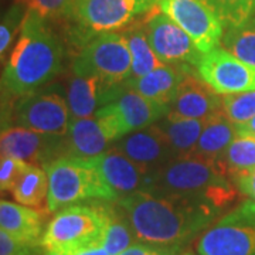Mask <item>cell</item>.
Masks as SVG:
<instances>
[{"mask_svg": "<svg viewBox=\"0 0 255 255\" xmlns=\"http://www.w3.org/2000/svg\"><path fill=\"white\" fill-rule=\"evenodd\" d=\"M137 243L176 255L221 213L203 201L142 190L117 200Z\"/></svg>", "mask_w": 255, "mask_h": 255, "instance_id": "obj_1", "label": "cell"}, {"mask_svg": "<svg viewBox=\"0 0 255 255\" xmlns=\"http://www.w3.org/2000/svg\"><path fill=\"white\" fill-rule=\"evenodd\" d=\"M65 47L46 20L26 11L18 38L0 75V107H11L63 73Z\"/></svg>", "mask_w": 255, "mask_h": 255, "instance_id": "obj_2", "label": "cell"}, {"mask_svg": "<svg viewBox=\"0 0 255 255\" xmlns=\"http://www.w3.org/2000/svg\"><path fill=\"white\" fill-rule=\"evenodd\" d=\"M147 191L203 201L223 211L237 199L234 183L216 162L194 155L174 157L149 176Z\"/></svg>", "mask_w": 255, "mask_h": 255, "instance_id": "obj_3", "label": "cell"}, {"mask_svg": "<svg viewBox=\"0 0 255 255\" xmlns=\"http://www.w3.org/2000/svg\"><path fill=\"white\" fill-rule=\"evenodd\" d=\"M159 0H74L65 16L67 38L78 50L92 37L117 31L149 14Z\"/></svg>", "mask_w": 255, "mask_h": 255, "instance_id": "obj_4", "label": "cell"}, {"mask_svg": "<svg viewBox=\"0 0 255 255\" xmlns=\"http://www.w3.org/2000/svg\"><path fill=\"white\" fill-rule=\"evenodd\" d=\"M44 170L48 177V213H57L81 201H115L90 159L63 156L47 164Z\"/></svg>", "mask_w": 255, "mask_h": 255, "instance_id": "obj_5", "label": "cell"}, {"mask_svg": "<svg viewBox=\"0 0 255 255\" xmlns=\"http://www.w3.org/2000/svg\"><path fill=\"white\" fill-rule=\"evenodd\" d=\"M105 226L107 213L101 200H94V204H74L55 213L40 244L46 255L68 254L101 244Z\"/></svg>", "mask_w": 255, "mask_h": 255, "instance_id": "obj_6", "label": "cell"}, {"mask_svg": "<svg viewBox=\"0 0 255 255\" xmlns=\"http://www.w3.org/2000/svg\"><path fill=\"white\" fill-rule=\"evenodd\" d=\"M70 70L94 75L107 85H118L132 77V57L125 36L117 31L101 33L78 50Z\"/></svg>", "mask_w": 255, "mask_h": 255, "instance_id": "obj_7", "label": "cell"}, {"mask_svg": "<svg viewBox=\"0 0 255 255\" xmlns=\"http://www.w3.org/2000/svg\"><path fill=\"white\" fill-rule=\"evenodd\" d=\"M199 255H255V201L217 219L197 240Z\"/></svg>", "mask_w": 255, "mask_h": 255, "instance_id": "obj_8", "label": "cell"}, {"mask_svg": "<svg viewBox=\"0 0 255 255\" xmlns=\"http://www.w3.org/2000/svg\"><path fill=\"white\" fill-rule=\"evenodd\" d=\"M70 122L71 114L65 97L53 87L26 95L11 105V125L40 133L65 136Z\"/></svg>", "mask_w": 255, "mask_h": 255, "instance_id": "obj_9", "label": "cell"}, {"mask_svg": "<svg viewBox=\"0 0 255 255\" xmlns=\"http://www.w3.org/2000/svg\"><path fill=\"white\" fill-rule=\"evenodd\" d=\"M143 27L150 46L162 63L196 73L203 53L176 21L156 7L145 16Z\"/></svg>", "mask_w": 255, "mask_h": 255, "instance_id": "obj_10", "label": "cell"}, {"mask_svg": "<svg viewBox=\"0 0 255 255\" xmlns=\"http://www.w3.org/2000/svg\"><path fill=\"white\" fill-rule=\"evenodd\" d=\"M0 156H10L33 166L46 167L67 155L65 136H53L16 127L0 119Z\"/></svg>", "mask_w": 255, "mask_h": 255, "instance_id": "obj_11", "label": "cell"}, {"mask_svg": "<svg viewBox=\"0 0 255 255\" xmlns=\"http://www.w3.org/2000/svg\"><path fill=\"white\" fill-rule=\"evenodd\" d=\"M157 6L191 37L201 53L221 43L224 26L206 0H159Z\"/></svg>", "mask_w": 255, "mask_h": 255, "instance_id": "obj_12", "label": "cell"}, {"mask_svg": "<svg viewBox=\"0 0 255 255\" xmlns=\"http://www.w3.org/2000/svg\"><path fill=\"white\" fill-rule=\"evenodd\" d=\"M201 81L219 95L255 90V68L240 61L223 47L203 53L196 67Z\"/></svg>", "mask_w": 255, "mask_h": 255, "instance_id": "obj_13", "label": "cell"}, {"mask_svg": "<svg viewBox=\"0 0 255 255\" xmlns=\"http://www.w3.org/2000/svg\"><path fill=\"white\" fill-rule=\"evenodd\" d=\"M90 162L98 170L102 182L112 193L115 201L146 190L147 187L150 173L128 159L115 146L105 150L102 155L90 159Z\"/></svg>", "mask_w": 255, "mask_h": 255, "instance_id": "obj_14", "label": "cell"}, {"mask_svg": "<svg viewBox=\"0 0 255 255\" xmlns=\"http://www.w3.org/2000/svg\"><path fill=\"white\" fill-rule=\"evenodd\" d=\"M104 108L114 118L122 137L130 132L153 125L169 112L167 105L147 100L139 92L129 88L127 81L124 82L117 98L104 105Z\"/></svg>", "mask_w": 255, "mask_h": 255, "instance_id": "obj_15", "label": "cell"}, {"mask_svg": "<svg viewBox=\"0 0 255 255\" xmlns=\"http://www.w3.org/2000/svg\"><path fill=\"white\" fill-rule=\"evenodd\" d=\"M124 82L118 85H107L94 75L74 73L70 70L64 97L68 104L71 119L90 118L104 105L117 98Z\"/></svg>", "mask_w": 255, "mask_h": 255, "instance_id": "obj_16", "label": "cell"}, {"mask_svg": "<svg viewBox=\"0 0 255 255\" xmlns=\"http://www.w3.org/2000/svg\"><path fill=\"white\" fill-rule=\"evenodd\" d=\"M115 147L149 173L176 157L155 124L121 137Z\"/></svg>", "mask_w": 255, "mask_h": 255, "instance_id": "obj_17", "label": "cell"}, {"mask_svg": "<svg viewBox=\"0 0 255 255\" xmlns=\"http://www.w3.org/2000/svg\"><path fill=\"white\" fill-rule=\"evenodd\" d=\"M221 111V98L197 74H189L169 105V115L187 119H209Z\"/></svg>", "mask_w": 255, "mask_h": 255, "instance_id": "obj_18", "label": "cell"}, {"mask_svg": "<svg viewBox=\"0 0 255 255\" xmlns=\"http://www.w3.org/2000/svg\"><path fill=\"white\" fill-rule=\"evenodd\" d=\"M189 74H196L182 67L163 64L150 73L137 78H129L127 85L133 91L139 92L147 100L163 105H170L180 84Z\"/></svg>", "mask_w": 255, "mask_h": 255, "instance_id": "obj_19", "label": "cell"}, {"mask_svg": "<svg viewBox=\"0 0 255 255\" xmlns=\"http://www.w3.org/2000/svg\"><path fill=\"white\" fill-rule=\"evenodd\" d=\"M67 140V155L80 159H92L110 149L112 140L95 117L71 119Z\"/></svg>", "mask_w": 255, "mask_h": 255, "instance_id": "obj_20", "label": "cell"}, {"mask_svg": "<svg viewBox=\"0 0 255 255\" xmlns=\"http://www.w3.org/2000/svg\"><path fill=\"white\" fill-rule=\"evenodd\" d=\"M236 136H237L236 125L223 114V111H220L219 114L207 119L191 155L220 164L224 152L227 150V147Z\"/></svg>", "mask_w": 255, "mask_h": 255, "instance_id": "obj_21", "label": "cell"}, {"mask_svg": "<svg viewBox=\"0 0 255 255\" xmlns=\"http://www.w3.org/2000/svg\"><path fill=\"white\" fill-rule=\"evenodd\" d=\"M0 228L16 237L40 244L43 214L36 209L0 199Z\"/></svg>", "mask_w": 255, "mask_h": 255, "instance_id": "obj_22", "label": "cell"}, {"mask_svg": "<svg viewBox=\"0 0 255 255\" xmlns=\"http://www.w3.org/2000/svg\"><path fill=\"white\" fill-rule=\"evenodd\" d=\"M206 122L207 119L179 118L167 114L166 117L159 119L155 125L162 132L173 155L180 157L191 155Z\"/></svg>", "mask_w": 255, "mask_h": 255, "instance_id": "obj_23", "label": "cell"}, {"mask_svg": "<svg viewBox=\"0 0 255 255\" xmlns=\"http://www.w3.org/2000/svg\"><path fill=\"white\" fill-rule=\"evenodd\" d=\"M107 213V226L102 237V247L111 255H118L136 243L132 227L122 207L117 201L101 200Z\"/></svg>", "mask_w": 255, "mask_h": 255, "instance_id": "obj_24", "label": "cell"}, {"mask_svg": "<svg viewBox=\"0 0 255 255\" xmlns=\"http://www.w3.org/2000/svg\"><path fill=\"white\" fill-rule=\"evenodd\" d=\"M122 34L125 36L129 51H130V57H132V77L130 78L142 77L159 68L160 65H163L149 43V38L143 27V21L137 20L133 24L128 26Z\"/></svg>", "mask_w": 255, "mask_h": 255, "instance_id": "obj_25", "label": "cell"}, {"mask_svg": "<svg viewBox=\"0 0 255 255\" xmlns=\"http://www.w3.org/2000/svg\"><path fill=\"white\" fill-rule=\"evenodd\" d=\"M13 199L18 204L31 209H43L48 196V177L40 166L28 164L11 190Z\"/></svg>", "mask_w": 255, "mask_h": 255, "instance_id": "obj_26", "label": "cell"}, {"mask_svg": "<svg viewBox=\"0 0 255 255\" xmlns=\"http://www.w3.org/2000/svg\"><path fill=\"white\" fill-rule=\"evenodd\" d=\"M221 47L240 61L255 68V14L243 24L226 27Z\"/></svg>", "mask_w": 255, "mask_h": 255, "instance_id": "obj_27", "label": "cell"}, {"mask_svg": "<svg viewBox=\"0 0 255 255\" xmlns=\"http://www.w3.org/2000/svg\"><path fill=\"white\" fill-rule=\"evenodd\" d=\"M221 167L231 179L233 176L255 167V137L237 135L220 160Z\"/></svg>", "mask_w": 255, "mask_h": 255, "instance_id": "obj_28", "label": "cell"}, {"mask_svg": "<svg viewBox=\"0 0 255 255\" xmlns=\"http://www.w3.org/2000/svg\"><path fill=\"white\" fill-rule=\"evenodd\" d=\"M224 28L238 26L255 14V0H206Z\"/></svg>", "mask_w": 255, "mask_h": 255, "instance_id": "obj_29", "label": "cell"}, {"mask_svg": "<svg viewBox=\"0 0 255 255\" xmlns=\"http://www.w3.org/2000/svg\"><path fill=\"white\" fill-rule=\"evenodd\" d=\"M221 111L234 125L246 124L255 117V90L224 95Z\"/></svg>", "mask_w": 255, "mask_h": 255, "instance_id": "obj_30", "label": "cell"}, {"mask_svg": "<svg viewBox=\"0 0 255 255\" xmlns=\"http://www.w3.org/2000/svg\"><path fill=\"white\" fill-rule=\"evenodd\" d=\"M74 0H17L26 11L34 13L46 21L64 20L71 9Z\"/></svg>", "mask_w": 255, "mask_h": 255, "instance_id": "obj_31", "label": "cell"}, {"mask_svg": "<svg viewBox=\"0 0 255 255\" xmlns=\"http://www.w3.org/2000/svg\"><path fill=\"white\" fill-rule=\"evenodd\" d=\"M21 7L23 6L18 3L14 4L0 20V60L7 53L17 31H20V24L26 13Z\"/></svg>", "mask_w": 255, "mask_h": 255, "instance_id": "obj_32", "label": "cell"}, {"mask_svg": "<svg viewBox=\"0 0 255 255\" xmlns=\"http://www.w3.org/2000/svg\"><path fill=\"white\" fill-rule=\"evenodd\" d=\"M0 255H46L41 244L30 243L0 228Z\"/></svg>", "mask_w": 255, "mask_h": 255, "instance_id": "obj_33", "label": "cell"}, {"mask_svg": "<svg viewBox=\"0 0 255 255\" xmlns=\"http://www.w3.org/2000/svg\"><path fill=\"white\" fill-rule=\"evenodd\" d=\"M28 163L10 156H0V193L11 191Z\"/></svg>", "mask_w": 255, "mask_h": 255, "instance_id": "obj_34", "label": "cell"}, {"mask_svg": "<svg viewBox=\"0 0 255 255\" xmlns=\"http://www.w3.org/2000/svg\"><path fill=\"white\" fill-rule=\"evenodd\" d=\"M231 182L237 187L240 193L255 201V167L243 173H238L231 177Z\"/></svg>", "mask_w": 255, "mask_h": 255, "instance_id": "obj_35", "label": "cell"}, {"mask_svg": "<svg viewBox=\"0 0 255 255\" xmlns=\"http://www.w3.org/2000/svg\"><path fill=\"white\" fill-rule=\"evenodd\" d=\"M118 255H172L169 253H166L163 250H159L155 247L146 246L142 243H135L133 246H130L127 248L125 251H122Z\"/></svg>", "mask_w": 255, "mask_h": 255, "instance_id": "obj_36", "label": "cell"}, {"mask_svg": "<svg viewBox=\"0 0 255 255\" xmlns=\"http://www.w3.org/2000/svg\"><path fill=\"white\" fill-rule=\"evenodd\" d=\"M64 255H111L104 247L98 244V246H91V247H85V248H80V250H75V251H71L68 254Z\"/></svg>", "mask_w": 255, "mask_h": 255, "instance_id": "obj_37", "label": "cell"}, {"mask_svg": "<svg viewBox=\"0 0 255 255\" xmlns=\"http://www.w3.org/2000/svg\"><path fill=\"white\" fill-rule=\"evenodd\" d=\"M236 129H237V135H247V136L255 137V117L250 121H247L246 124L236 125Z\"/></svg>", "mask_w": 255, "mask_h": 255, "instance_id": "obj_38", "label": "cell"}, {"mask_svg": "<svg viewBox=\"0 0 255 255\" xmlns=\"http://www.w3.org/2000/svg\"><path fill=\"white\" fill-rule=\"evenodd\" d=\"M179 255H194L193 253H182V254H179Z\"/></svg>", "mask_w": 255, "mask_h": 255, "instance_id": "obj_39", "label": "cell"}]
</instances>
